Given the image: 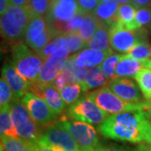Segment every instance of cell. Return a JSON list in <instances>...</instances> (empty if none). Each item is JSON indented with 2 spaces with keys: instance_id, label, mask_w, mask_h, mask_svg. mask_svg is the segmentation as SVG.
Returning a JSON list of instances; mask_svg holds the SVG:
<instances>
[{
  "instance_id": "obj_1",
  "label": "cell",
  "mask_w": 151,
  "mask_h": 151,
  "mask_svg": "<svg viewBox=\"0 0 151 151\" xmlns=\"http://www.w3.org/2000/svg\"><path fill=\"white\" fill-rule=\"evenodd\" d=\"M150 121L144 110L124 112L110 115L99 124L98 131L108 139L139 144L145 141Z\"/></svg>"
},
{
  "instance_id": "obj_2",
  "label": "cell",
  "mask_w": 151,
  "mask_h": 151,
  "mask_svg": "<svg viewBox=\"0 0 151 151\" xmlns=\"http://www.w3.org/2000/svg\"><path fill=\"white\" fill-rule=\"evenodd\" d=\"M43 60L28 45L19 43L15 45L12 50L11 63L19 74L29 85L35 84L44 65Z\"/></svg>"
},
{
  "instance_id": "obj_3",
  "label": "cell",
  "mask_w": 151,
  "mask_h": 151,
  "mask_svg": "<svg viewBox=\"0 0 151 151\" xmlns=\"http://www.w3.org/2000/svg\"><path fill=\"white\" fill-rule=\"evenodd\" d=\"M13 123L19 138L30 144L37 142L42 136V132L28 112L21 100L13 99L9 104Z\"/></svg>"
},
{
  "instance_id": "obj_4",
  "label": "cell",
  "mask_w": 151,
  "mask_h": 151,
  "mask_svg": "<svg viewBox=\"0 0 151 151\" xmlns=\"http://www.w3.org/2000/svg\"><path fill=\"white\" fill-rule=\"evenodd\" d=\"M94 103L103 111L109 114H117L124 112L144 110L145 103H129L114 94L108 86H102L93 92L86 93Z\"/></svg>"
},
{
  "instance_id": "obj_5",
  "label": "cell",
  "mask_w": 151,
  "mask_h": 151,
  "mask_svg": "<svg viewBox=\"0 0 151 151\" xmlns=\"http://www.w3.org/2000/svg\"><path fill=\"white\" fill-rule=\"evenodd\" d=\"M147 40V31L141 28L129 30L119 23H113L109 27V42L113 50L122 54L129 53L139 42Z\"/></svg>"
},
{
  "instance_id": "obj_6",
  "label": "cell",
  "mask_w": 151,
  "mask_h": 151,
  "mask_svg": "<svg viewBox=\"0 0 151 151\" xmlns=\"http://www.w3.org/2000/svg\"><path fill=\"white\" fill-rule=\"evenodd\" d=\"M68 131L81 150L95 151L100 146V141L96 129L92 124L62 118L59 121Z\"/></svg>"
},
{
  "instance_id": "obj_7",
  "label": "cell",
  "mask_w": 151,
  "mask_h": 151,
  "mask_svg": "<svg viewBox=\"0 0 151 151\" xmlns=\"http://www.w3.org/2000/svg\"><path fill=\"white\" fill-rule=\"evenodd\" d=\"M68 116L72 120L97 125L102 124L110 115L99 108L86 94L70 105Z\"/></svg>"
},
{
  "instance_id": "obj_8",
  "label": "cell",
  "mask_w": 151,
  "mask_h": 151,
  "mask_svg": "<svg viewBox=\"0 0 151 151\" xmlns=\"http://www.w3.org/2000/svg\"><path fill=\"white\" fill-rule=\"evenodd\" d=\"M69 54L70 52L65 46L59 49L54 54L51 55L49 58L45 60L37 81L35 84L46 85L52 83L56 76L64 69Z\"/></svg>"
},
{
  "instance_id": "obj_9",
  "label": "cell",
  "mask_w": 151,
  "mask_h": 151,
  "mask_svg": "<svg viewBox=\"0 0 151 151\" xmlns=\"http://www.w3.org/2000/svg\"><path fill=\"white\" fill-rule=\"evenodd\" d=\"M21 102L37 124L45 125L50 124L57 118V115L46 102L33 92H27L21 99Z\"/></svg>"
},
{
  "instance_id": "obj_10",
  "label": "cell",
  "mask_w": 151,
  "mask_h": 151,
  "mask_svg": "<svg viewBox=\"0 0 151 151\" xmlns=\"http://www.w3.org/2000/svg\"><path fill=\"white\" fill-rule=\"evenodd\" d=\"M42 138L65 151H81L75 139L60 122L48 125L42 132Z\"/></svg>"
},
{
  "instance_id": "obj_11",
  "label": "cell",
  "mask_w": 151,
  "mask_h": 151,
  "mask_svg": "<svg viewBox=\"0 0 151 151\" xmlns=\"http://www.w3.org/2000/svg\"><path fill=\"white\" fill-rule=\"evenodd\" d=\"M108 86L121 99L129 103H143L140 89L133 80L126 77H116L108 81Z\"/></svg>"
},
{
  "instance_id": "obj_12",
  "label": "cell",
  "mask_w": 151,
  "mask_h": 151,
  "mask_svg": "<svg viewBox=\"0 0 151 151\" xmlns=\"http://www.w3.org/2000/svg\"><path fill=\"white\" fill-rule=\"evenodd\" d=\"M79 13L77 0H52L45 17L50 23L68 21Z\"/></svg>"
},
{
  "instance_id": "obj_13",
  "label": "cell",
  "mask_w": 151,
  "mask_h": 151,
  "mask_svg": "<svg viewBox=\"0 0 151 151\" xmlns=\"http://www.w3.org/2000/svg\"><path fill=\"white\" fill-rule=\"evenodd\" d=\"M29 90H31V92L36 96L44 99L57 116L63 113L65 108V103L61 97L60 92L52 83L46 85L33 84L29 86Z\"/></svg>"
},
{
  "instance_id": "obj_14",
  "label": "cell",
  "mask_w": 151,
  "mask_h": 151,
  "mask_svg": "<svg viewBox=\"0 0 151 151\" xmlns=\"http://www.w3.org/2000/svg\"><path fill=\"white\" fill-rule=\"evenodd\" d=\"M2 76L11 87L14 98L21 100L29 92L30 85L19 74L11 62H6L2 68Z\"/></svg>"
},
{
  "instance_id": "obj_15",
  "label": "cell",
  "mask_w": 151,
  "mask_h": 151,
  "mask_svg": "<svg viewBox=\"0 0 151 151\" xmlns=\"http://www.w3.org/2000/svg\"><path fill=\"white\" fill-rule=\"evenodd\" d=\"M0 26H1V35L2 37L7 40L9 44L21 43V40H24V29L17 27L9 19L5 14L1 15L0 19Z\"/></svg>"
},
{
  "instance_id": "obj_16",
  "label": "cell",
  "mask_w": 151,
  "mask_h": 151,
  "mask_svg": "<svg viewBox=\"0 0 151 151\" xmlns=\"http://www.w3.org/2000/svg\"><path fill=\"white\" fill-rule=\"evenodd\" d=\"M109 27L110 25L101 22L97 30L87 44V47L92 50L99 51H106L110 50Z\"/></svg>"
},
{
  "instance_id": "obj_17",
  "label": "cell",
  "mask_w": 151,
  "mask_h": 151,
  "mask_svg": "<svg viewBox=\"0 0 151 151\" xmlns=\"http://www.w3.org/2000/svg\"><path fill=\"white\" fill-rule=\"evenodd\" d=\"M50 26V23L45 16L35 17L29 22L24 32L25 44L29 45L40 35H42Z\"/></svg>"
},
{
  "instance_id": "obj_18",
  "label": "cell",
  "mask_w": 151,
  "mask_h": 151,
  "mask_svg": "<svg viewBox=\"0 0 151 151\" xmlns=\"http://www.w3.org/2000/svg\"><path fill=\"white\" fill-rule=\"evenodd\" d=\"M119 5L120 4L115 0H112L108 3H100L92 14L100 22L111 25L116 22V15Z\"/></svg>"
},
{
  "instance_id": "obj_19",
  "label": "cell",
  "mask_w": 151,
  "mask_h": 151,
  "mask_svg": "<svg viewBox=\"0 0 151 151\" xmlns=\"http://www.w3.org/2000/svg\"><path fill=\"white\" fill-rule=\"evenodd\" d=\"M4 14L14 25L24 30L33 19L25 6L10 5Z\"/></svg>"
},
{
  "instance_id": "obj_20",
  "label": "cell",
  "mask_w": 151,
  "mask_h": 151,
  "mask_svg": "<svg viewBox=\"0 0 151 151\" xmlns=\"http://www.w3.org/2000/svg\"><path fill=\"white\" fill-rule=\"evenodd\" d=\"M108 84V79L100 66L92 67L86 70V78L83 85H81L82 92H86L90 89L104 86Z\"/></svg>"
},
{
  "instance_id": "obj_21",
  "label": "cell",
  "mask_w": 151,
  "mask_h": 151,
  "mask_svg": "<svg viewBox=\"0 0 151 151\" xmlns=\"http://www.w3.org/2000/svg\"><path fill=\"white\" fill-rule=\"evenodd\" d=\"M144 68L140 61L136 60L123 55L121 60L117 65L116 76L117 77H135L137 73Z\"/></svg>"
},
{
  "instance_id": "obj_22",
  "label": "cell",
  "mask_w": 151,
  "mask_h": 151,
  "mask_svg": "<svg viewBox=\"0 0 151 151\" xmlns=\"http://www.w3.org/2000/svg\"><path fill=\"white\" fill-rule=\"evenodd\" d=\"M101 22L97 19V17L93 14H85L83 23L78 30L79 35H81V37L83 39L84 41H86V43L88 44L90 40L92 39L94 34L97 30Z\"/></svg>"
},
{
  "instance_id": "obj_23",
  "label": "cell",
  "mask_w": 151,
  "mask_h": 151,
  "mask_svg": "<svg viewBox=\"0 0 151 151\" xmlns=\"http://www.w3.org/2000/svg\"><path fill=\"white\" fill-rule=\"evenodd\" d=\"M0 133L1 136H9L12 138H19L17 134L13 120L11 118L9 106L1 108L0 113Z\"/></svg>"
},
{
  "instance_id": "obj_24",
  "label": "cell",
  "mask_w": 151,
  "mask_h": 151,
  "mask_svg": "<svg viewBox=\"0 0 151 151\" xmlns=\"http://www.w3.org/2000/svg\"><path fill=\"white\" fill-rule=\"evenodd\" d=\"M135 81L140 89L143 97L146 101H151V70L149 68H142L135 76Z\"/></svg>"
},
{
  "instance_id": "obj_25",
  "label": "cell",
  "mask_w": 151,
  "mask_h": 151,
  "mask_svg": "<svg viewBox=\"0 0 151 151\" xmlns=\"http://www.w3.org/2000/svg\"><path fill=\"white\" fill-rule=\"evenodd\" d=\"M136 10L137 9L130 4H120L117 12L115 23H119L127 29H129L131 24L134 21Z\"/></svg>"
},
{
  "instance_id": "obj_26",
  "label": "cell",
  "mask_w": 151,
  "mask_h": 151,
  "mask_svg": "<svg viewBox=\"0 0 151 151\" xmlns=\"http://www.w3.org/2000/svg\"><path fill=\"white\" fill-rule=\"evenodd\" d=\"M1 145L5 151H32L31 144L21 138L1 136Z\"/></svg>"
},
{
  "instance_id": "obj_27",
  "label": "cell",
  "mask_w": 151,
  "mask_h": 151,
  "mask_svg": "<svg viewBox=\"0 0 151 151\" xmlns=\"http://www.w3.org/2000/svg\"><path fill=\"white\" fill-rule=\"evenodd\" d=\"M125 55L139 60L143 64L150 59V46L148 41L139 42Z\"/></svg>"
},
{
  "instance_id": "obj_28",
  "label": "cell",
  "mask_w": 151,
  "mask_h": 151,
  "mask_svg": "<svg viewBox=\"0 0 151 151\" xmlns=\"http://www.w3.org/2000/svg\"><path fill=\"white\" fill-rule=\"evenodd\" d=\"M151 24V7H145L136 10L134 21L131 24L130 30H136L144 26L150 28Z\"/></svg>"
},
{
  "instance_id": "obj_29",
  "label": "cell",
  "mask_w": 151,
  "mask_h": 151,
  "mask_svg": "<svg viewBox=\"0 0 151 151\" xmlns=\"http://www.w3.org/2000/svg\"><path fill=\"white\" fill-rule=\"evenodd\" d=\"M124 54H115L112 53L108 55L106 60L102 63L100 67L102 68L103 73L107 76L108 81H111L116 78V68L117 65L121 60Z\"/></svg>"
},
{
  "instance_id": "obj_30",
  "label": "cell",
  "mask_w": 151,
  "mask_h": 151,
  "mask_svg": "<svg viewBox=\"0 0 151 151\" xmlns=\"http://www.w3.org/2000/svg\"><path fill=\"white\" fill-rule=\"evenodd\" d=\"M65 46H66L65 35H61L55 38L52 41H50L45 47H44L42 50L38 51L37 53L41 57V59L45 61L51 55H53L55 51H57L59 49L65 47Z\"/></svg>"
},
{
  "instance_id": "obj_31",
  "label": "cell",
  "mask_w": 151,
  "mask_h": 151,
  "mask_svg": "<svg viewBox=\"0 0 151 151\" xmlns=\"http://www.w3.org/2000/svg\"><path fill=\"white\" fill-rule=\"evenodd\" d=\"M52 0H30L26 9L32 18L46 15Z\"/></svg>"
},
{
  "instance_id": "obj_32",
  "label": "cell",
  "mask_w": 151,
  "mask_h": 151,
  "mask_svg": "<svg viewBox=\"0 0 151 151\" xmlns=\"http://www.w3.org/2000/svg\"><path fill=\"white\" fill-rule=\"evenodd\" d=\"M81 92H82V88L81 84L76 83V84L67 85L60 92V95L65 104L71 105L79 99Z\"/></svg>"
},
{
  "instance_id": "obj_33",
  "label": "cell",
  "mask_w": 151,
  "mask_h": 151,
  "mask_svg": "<svg viewBox=\"0 0 151 151\" xmlns=\"http://www.w3.org/2000/svg\"><path fill=\"white\" fill-rule=\"evenodd\" d=\"M66 47L70 53H76L87 47V43L83 40L78 31L65 34Z\"/></svg>"
},
{
  "instance_id": "obj_34",
  "label": "cell",
  "mask_w": 151,
  "mask_h": 151,
  "mask_svg": "<svg viewBox=\"0 0 151 151\" xmlns=\"http://www.w3.org/2000/svg\"><path fill=\"white\" fill-rule=\"evenodd\" d=\"M14 99V93L6 80L1 76L0 80V106L4 108L9 106L10 103Z\"/></svg>"
},
{
  "instance_id": "obj_35",
  "label": "cell",
  "mask_w": 151,
  "mask_h": 151,
  "mask_svg": "<svg viewBox=\"0 0 151 151\" xmlns=\"http://www.w3.org/2000/svg\"><path fill=\"white\" fill-rule=\"evenodd\" d=\"M94 50H92L91 49H85L82 50L81 52L74 54L72 56L74 58L76 65L81 68H88V64L89 61L92 58V55H93Z\"/></svg>"
},
{
  "instance_id": "obj_36",
  "label": "cell",
  "mask_w": 151,
  "mask_h": 151,
  "mask_svg": "<svg viewBox=\"0 0 151 151\" xmlns=\"http://www.w3.org/2000/svg\"><path fill=\"white\" fill-rule=\"evenodd\" d=\"M80 13L83 14H92L100 4L99 0H77Z\"/></svg>"
},
{
  "instance_id": "obj_37",
  "label": "cell",
  "mask_w": 151,
  "mask_h": 151,
  "mask_svg": "<svg viewBox=\"0 0 151 151\" xmlns=\"http://www.w3.org/2000/svg\"><path fill=\"white\" fill-rule=\"evenodd\" d=\"M113 51L112 50H108L106 51H99V50H94L93 55H92V58L89 61L88 64V68H92V67H96V66H100L102 65L103 61L106 60L110 54H112Z\"/></svg>"
},
{
  "instance_id": "obj_38",
  "label": "cell",
  "mask_w": 151,
  "mask_h": 151,
  "mask_svg": "<svg viewBox=\"0 0 151 151\" xmlns=\"http://www.w3.org/2000/svg\"><path fill=\"white\" fill-rule=\"evenodd\" d=\"M31 148L32 151H65L59 147L50 144L42 138V136L37 142L31 144Z\"/></svg>"
},
{
  "instance_id": "obj_39",
  "label": "cell",
  "mask_w": 151,
  "mask_h": 151,
  "mask_svg": "<svg viewBox=\"0 0 151 151\" xmlns=\"http://www.w3.org/2000/svg\"><path fill=\"white\" fill-rule=\"evenodd\" d=\"M52 84L55 86V88L59 91L61 92L65 86L69 85V81H68V76L65 74L63 70L56 76V77L55 78L54 81L52 82Z\"/></svg>"
},
{
  "instance_id": "obj_40",
  "label": "cell",
  "mask_w": 151,
  "mask_h": 151,
  "mask_svg": "<svg viewBox=\"0 0 151 151\" xmlns=\"http://www.w3.org/2000/svg\"><path fill=\"white\" fill-rule=\"evenodd\" d=\"M95 151H131L118 145H100ZM136 151V150H134Z\"/></svg>"
},
{
  "instance_id": "obj_41",
  "label": "cell",
  "mask_w": 151,
  "mask_h": 151,
  "mask_svg": "<svg viewBox=\"0 0 151 151\" xmlns=\"http://www.w3.org/2000/svg\"><path fill=\"white\" fill-rule=\"evenodd\" d=\"M132 5L136 9H139L141 8H145L151 5V0H131Z\"/></svg>"
},
{
  "instance_id": "obj_42",
  "label": "cell",
  "mask_w": 151,
  "mask_h": 151,
  "mask_svg": "<svg viewBox=\"0 0 151 151\" xmlns=\"http://www.w3.org/2000/svg\"><path fill=\"white\" fill-rule=\"evenodd\" d=\"M11 5L10 0H0V14L4 15L7 9Z\"/></svg>"
},
{
  "instance_id": "obj_43",
  "label": "cell",
  "mask_w": 151,
  "mask_h": 151,
  "mask_svg": "<svg viewBox=\"0 0 151 151\" xmlns=\"http://www.w3.org/2000/svg\"><path fill=\"white\" fill-rule=\"evenodd\" d=\"M30 0H10L11 5L26 6Z\"/></svg>"
},
{
  "instance_id": "obj_44",
  "label": "cell",
  "mask_w": 151,
  "mask_h": 151,
  "mask_svg": "<svg viewBox=\"0 0 151 151\" xmlns=\"http://www.w3.org/2000/svg\"><path fill=\"white\" fill-rule=\"evenodd\" d=\"M145 142L148 145H151V120L150 121V124H149V126H148V129H147V132H146Z\"/></svg>"
},
{
  "instance_id": "obj_45",
  "label": "cell",
  "mask_w": 151,
  "mask_h": 151,
  "mask_svg": "<svg viewBox=\"0 0 151 151\" xmlns=\"http://www.w3.org/2000/svg\"><path fill=\"white\" fill-rule=\"evenodd\" d=\"M144 111L147 114H148V116H149V118L151 120V101H146L145 103V108H144Z\"/></svg>"
},
{
  "instance_id": "obj_46",
  "label": "cell",
  "mask_w": 151,
  "mask_h": 151,
  "mask_svg": "<svg viewBox=\"0 0 151 151\" xmlns=\"http://www.w3.org/2000/svg\"><path fill=\"white\" fill-rule=\"evenodd\" d=\"M136 151H151V145H140L136 150Z\"/></svg>"
},
{
  "instance_id": "obj_47",
  "label": "cell",
  "mask_w": 151,
  "mask_h": 151,
  "mask_svg": "<svg viewBox=\"0 0 151 151\" xmlns=\"http://www.w3.org/2000/svg\"><path fill=\"white\" fill-rule=\"evenodd\" d=\"M119 4H131V0H115Z\"/></svg>"
},
{
  "instance_id": "obj_48",
  "label": "cell",
  "mask_w": 151,
  "mask_h": 151,
  "mask_svg": "<svg viewBox=\"0 0 151 151\" xmlns=\"http://www.w3.org/2000/svg\"><path fill=\"white\" fill-rule=\"evenodd\" d=\"M143 65H144V67L149 68V69L151 70V59H150L148 61H146L145 63H143Z\"/></svg>"
},
{
  "instance_id": "obj_49",
  "label": "cell",
  "mask_w": 151,
  "mask_h": 151,
  "mask_svg": "<svg viewBox=\"0 0 151 151\" xmlns=\"http://www.w3.org/2000/svg\"><path fill=\"white\" fill-rule=\"evenodd\" d=\"M99 1H100V3H108L112 0H99Z\"/></svg>"
},
{
  "instance_id": "obj_50",
  "label": "cell",
  "mask_w": 151,
  "mask_h": 151,
  "mask_svg": "<svg viewBox=\"0 0 151 151\" xmlns=\"http://www.w3.org/2000/svg\"><path fill=\"white\" fill-rule=\"evenodd\" d=\"M150 59H151V46H150Z\"/></svg>"
},
{
  "instance_id": "obj_51",
  "label": "cell",
  "mask_w": 151,
  "mask_h": 151,
  "mask_svg": "<svg viewBox=\"0 0 151 151\" xmlns=\"http://www.w3.org/2000/svg\"><path fill=\"white\" fill-rule=\"evenodd\" d=\"M150 7H151V5H150ZM150 29H151V24H150Z\"/></svg>"
},
{
  "instance_id": "obj_52",
  "label": "cell",
  "mask_w": 151,
  "mask_h": 151,
  "mask_svg": "<svg viewBox=\"0 0 151 151\" xmlns=\"http://www.w3.org/2000/svg\"><path fill=\"white\" fill-rule=\"evenodd\" d=\"M81 151H86V150H81Z\"/></svg>"
}]
</instances>
